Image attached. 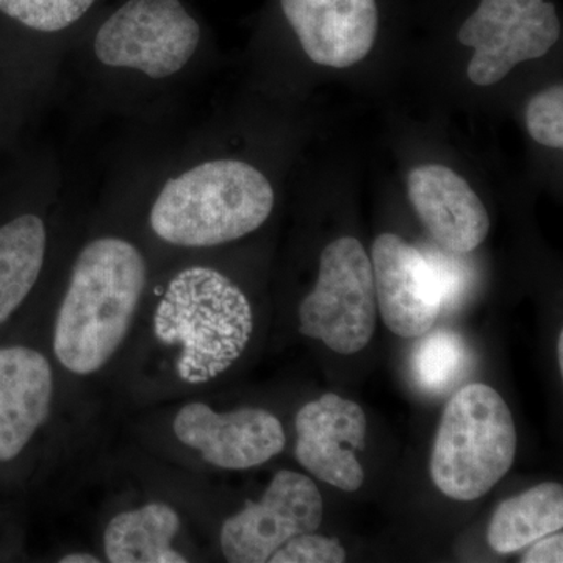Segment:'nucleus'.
<instances>
[{
	"mask_svg": "<svg viewBox=\"0 0 563 563\" xmlns=\"http://www.w3.org/2000/svg\"><path fill=\"white\" fill-rule=\"evenodd\" d=\"M322 520L317 484L301 473L282 470L261 501H247L221 528V550L232 563H263L292 537L314 532Z\"/></svg>",
	"mask_w": 563,
	"mask_h": 563,
	"instance_id": "obj_8",
	"label": "nucleus"
},
{
	"mask_svg": "<svg viewBox=\"0 0 563 563\" xmlns=\"http://www.w3.org/2000/svg\"><path fill=\"white\" fill-rule=\"evenodd\" d=\"M147 268L139 247L117 236L88 243L70 273L54 328V354L77 376L98 373L131 331Z\"/></svg>",
	"mask_w": 563,
	"mask_h": 563,
	"instance_id": "obj_1",
	"label": "nucleus"
},
{
	"mask_svg": "<svg viewBox=\"0 0 563 563\" xmlns=\"http://www.w3.org/2000/svg\"><path fill=\"white\" fill-rule=\"evenodd\" d=\"M426 257L431 262L437 280H439L440 292H442V310H451L461 301L466 287L465 273L450 255L442 252H424Z\"/></svg>",
	"mask_w": 563,
	"mask_h": 563,
	"instance_id": "obj_22",
	"label": "nucleus"
},
{
	"mask_svg": "<svg viewBox=\"0 0 563 563\" xmlns=\"http://www.w3.org/2000/svg\"><path fill=\"white\" fill-rule=\"evenodd\" d=\"M273 207L272 184L257 168L239 161H214L166 181L150 221L163 242L210 247L257 231Z\"/></svg>",
	"mask_w": 563,
	"mask_h": 563,
	"instance_id": "obj_2",
	"label": "nucleus"
},
{
	"mask_svg": "<svg viewBox=\"0 0 563 563\" xmlns=\"http://www.w3.org/2000/svg\"><path fill=\"white\" fill-rule=\"evenodd\" d=\"M517 443L503 396L485 384L466 385L444 407L433 442L432 483L455 501L481 498L512 468Z\"/></svg>",
	"mask_w": 563,
	"mask_h": 563,
	"instance_id": "obj_4",
	"label": "nucleus"
},
{
	"mask_svg": "<svg viewBox=\"0 0 563 563\" xmlns=\"http://www.w3.org/2000/svg\"><path fill=\"white\" fill-rule=\"evenodd\" d=\"M46 243V228L35 214H22L0 228V324L10 320L35 287Z\"/></svg>",
	"mask_w": 563,
	"mask_h": 563,
	"instance_id": "obj_17",
	"label": "nucleus"
},
{
	"mask_svg": "<svg viewBox=\"0 0 563 563\" xmlns=\"http://www.w3.org/2000/svg\"><path fill=\"white\" fill-rule=\"evenodd\" d=\"M558 352H559V366H561V372L563 368V332L559 333V342H558Z\"/></svg>",
	"mask_w": 563,
	"mask_h": 563,
	"instance_id": "obj_25",
	"label": "nucleus"
},
{
	"mask_svg": "<svg viewBox=\"0 0 563 563\" xmlns=\"http://www.w3.org/2000/svg\"><path fill=\"white\" fill-rule=\"evenodd\" d=\"M562 526V485L544 483L499 504L488 526V543L496 553H515Z\"/></svg>",
	"mask_w": 563,
	"mask_h": 563,
	"instance_id": "obj_16",
	"label": "nucleus"
},
{
	"mask_svg": "<svg viewBox=\"0 0 563 563\" xmlns=\"http://www.w3.org/2000/svg\"><path fill=\"white\" fill-rule=\"evenodd\" d=\"M526 128L533 141L551 150L563 147V88H547L533 96L526 109Z\"/></svg>",
	"mask_w": 563,
	"mask_h": 563,
	"instance_id": "obj_20",
	"label": "nucleus"
},
{
	"mask_svg": "<svg viewBox=\"0 0 563 563\" xmlns=\"http://www.w3.org/2000/svg\"><path fill=\"white\" fill-rule=\"evenodd\" d=\"M201 27L179 0H129L95 40L99 62L165 79L191 60Z\"/></svg>",
	"mask_w": 563,
	"mask_h": 563,
	"instance_id": "obj_6",
	"label": "nucleus"
},
{
	"mask_svg": "<svg viewBox=\"0 0 563 563\" xmlns=\"http://www.w3.org/2000/svg\"><path fill=\"white\" fill-rule=\"evenodd\" d=\"M536 543V542H533ZM562 533H550L537 540L531 550L521 559L523 563H561L563 562Z\"/></svg>",
	"mask_w": 563,
	"mask_h": 563,
	"instance_id": "obj_23",
	"label": "nucleus"
},
{
	"mask_svg": "<svg viewBox=\"0 0 563 563\" xmlns=\"http://www.w3.org/2000/svg\"><path fill=\"white\" fill-rule=\"evenodd\" d=\"M426 335V333H424ZM465 343L457 333L437 331L429 333L415 347L412 369L422 390L443 393L450 390L466 365Z\"/></svg>",
	"mask_w": 563,
	"mask_h": 563,
	"instance_id": "obj_18",
	"label": "nucleus"
},
{
	"mask_svg": "<svg viewBox=\"0 0 563 563\" xmlns=\"http://www.w3.org/2000/svg\"><path fill=\"white\" fill-rule=\"evenodd\" d=\"M377 301L372 261L354 236L321 252L317 285L299 307L301 333L339 354H357L373 339Z\"/></svg>",
	"mask_w": 563,
	"mask_h": 563,
	"instance_id": "obj_5",
	"label": "nucleus"
},
{
	"mask_svg": "<svg viewBox=\"0 0 563 563\" xmlns=\"http://www.w3.org/2000/svg\"><path fill=\"white\" fill-rule=\"evenodd\" d=\"M407 192L432 239L451 254H470L490 232V217L468 181L443 165H422L407 177Z\"/></svg>",
	"mask_w": 563,
	"mask_h": 563,
	"instance_id": "obj_13",
	"label": "nucleus"
},
{
	"mask_svg": "<svg viewBox=\"0 0 563 563\" xmlns=\"http://www.w3.org/2000/svg\"><path fill=\"white\" fill-rule=\"evenodd\" d=\"M180 515L169 504L150 503L111 518L103 532V551L111 563H185L174 550Z\"/></svg>",
	"mask_w": 563,
	"mask_h": 563,
	"instance_id": "obj_15",
	"label": "nucleus"
},
{
	"mask_svg": "<svg viewBox=\"0 0 563 563\" xmlns=\"http://www.w3.org/2000/svg\"><path fill=\"white\" fill-rule=\"evenodd\" d=\"M254 328L251 303L224 274L192 266L177 274L155 312V333L179 350L185 380L207 383L232 365Z\"/></svg>",
	"mask_w": 563,
	"mask_h": 563,
	"instance_id": "obj_3",
	"label": "nucleus"
},
{
	"mask_svg": "<svg viewBox=\"0 0 563 563\" xmlns=\"http://www.w3.org/2000/svg\"><path fill=\"white\" fill-rule=\"evenodd\" d=\"M366 428L358 404L328 393L296 415V459L322 483L357 492L365 481L357 453L365 450Z\"/></svg>",
	"mask_w": 563,
	"mask_h": 563,
	"instance_id": "obj_11",
	"label": "nucleus"
},
{
	"mask_svg": "<svg viewBox=\"0 0 563 563\" xmlns=\"http://www.w3.org/2000/svg\"><path fill=\"white\" fill-rule=\"evenodd\" d=\"M95 0H0V11L40 32H58L79 21Z\"/></svg>",
	"mask_w": 563,
	"mask_h": 563,
	"instance_id": "obj_19",
	"label": "nucleus"
},
{
	"mask_svg": "<svg viewBox=\"0 0 563 563\" xmlns=\"http://www.w3.org/2000/svg\"><path fill=\"white\" fill-rule=\"evenodd\" d=\"M372 266L385 325L402 339L431 331L442 312V292L424 252L395 233H383L374 240Z\"/></svg>",
	"mask_w": 563,
	"mask_h": 563,
	"instance_id": "obj_10",
	"label": "nucleus"
},
{
	"mask_svg": "<svg viewBox=\"0 0 563 563\" xmlns=\"http://www.w3.org/2000/svg\"><path fill=\"white\" fill-rule=\"evenodd\" d=\"M561 21L547 0H481L459 29L462 46L472 47L470 81L490 87L520 63L542 58L558 43Z\"/></svg>",
	"mask_w": 563,
	"mask_h": 563,
	"instance_id": "obj_7",
	"label": "nucleus"
},
{
	"mask_svg": "<svg viewBox=\"0 0 563 563\" xmlns=\"http://www.w3.org/2000/svg\"><path fill=\"white\" fill-rule=\"evenodd\" d=\"M60 563H99L101 559L96 558L95 554L90 553H73L63 555Z\"/></svg>",
	"mask_w": 563,
	"mask_h": 563,
	"instance_id": "obj_24",
	"label": "nucleus"
},
{
	"mask_svg": "<svg viewBox=\"0 0 563 563\" xmlns=\"http://www.w3.org/2000/svg\"><path fill=\"white\" fill-rule=\"evenodd\" d=\"M346 551L336 539L314 536L313 532L292 537L269 558L272 563H342Z\"/></svg>",
	"mask_w": 563,
	"mask_h": 563,
	"instance_id": "obj_21",
	"label": "nucleus"
},
{
	"mask_svg": "<svg viewBox=\"0 0 563 563\" xmlns=\"http://www.w3.org/2000/svg\"><path fill=\"white\" fill-rule=\"evenodd\" d=\"M303 52L329 68H351L372 52L379 32L376 0H280Z\"/></svg>",
	"mask_w": 563,
	"mask_h": 563,
	"instance_id": "obj_12",
	"label": "nucleus"
},
{
	"mask_svg": "<svg viewBox=\"0 0 563 563\" xmlns=\"http://www.w3.org/2000/svg\"><path fill=\"white\" fill-rule=\"evenodd\" d=\"M174 435L221 470H250L284 451L282 422L268 410L244 407L218 413L203 402L181 407L173 422Z\"/></svg>",
	"mask_w": 563,
	"mask_h": 563,
	"instance_id": "obj_9",
	"label": "nucleus"
},
{
	"mask_svg": "<svg viewBox=\"0 0 563 563\" xmlns=\"http://www.w3.org/2000/svg\"><path fill=\"white\" fill-rule=\"evenodd\" d=\"M54 372L46 355L27 346L0 347V462L16 459L47 421Z\"/></svg>",
	"mask_w": 563,
	"mask_h": 563,
	"instance_id": "obj_14",
	"label": "nucleus"
}]
</instances>
